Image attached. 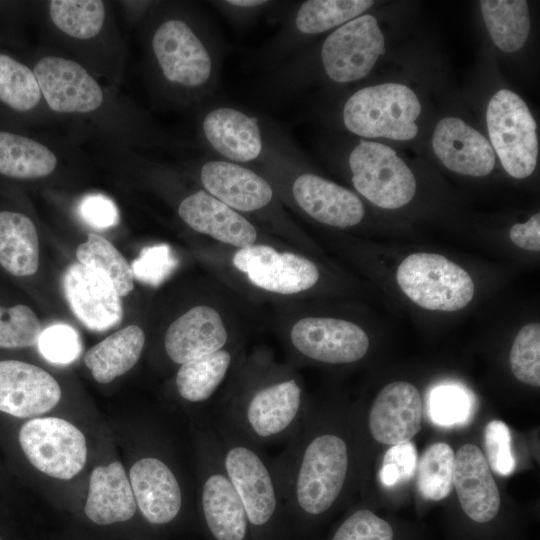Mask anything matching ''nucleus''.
<instances>
[{
  "label": "nucleus",
  "mask_w": 540,
  "mask_h": 540,
  "mask_svg": "<svg viewBox=\"0 0 540 540\" xmlns=\"http://www.w3.org/2000/svg\"><path fill=\"white\" fill-rule=\"evenodd\" d=\"M129 480L144 519L156 526L176 520L182 512L183 492L171 466L157 456L137 460L129 472Z\"/></svg>",
  "instance_id": "17"
},
{
  "label": "nucleus",
  "mask_w": 540,
  "mask_h": 540,
  "mask_svg": "<svg viewBox=\"0 0 540 540\" xmlns=\"http://www.w3.org/2000/svg\"><path fill=\"white\" fill-rule=\"evenodd\" d=\"M375 2L369 0H308L302 2L290 24L291 33L313 36L336 29L362 15Z\"/></svg>",
  "instance_id": "32"
},
{
  "label": "nucleus",
  "mask_w": 540,
  "mask_h": 540,
  "mask_svg": "<svg viewBox=\"0 0 540 540\" xmlns=\"http://www.w3.org/2000/svg\"><path fill=\"white\" fill-rule=\"evenodd\" d=\"M0 540H2V539L0 538Z\"/></svg>",
  "instance_id": "48"
},
{
  "label": "nucleus",
  "mask_w": 540,
  "mask_h": 540,
  "mask_svg": "<svg viewBox=\"0 0 540 540\" xmlns=\"http://www.w3.org/2000/svg\"><path fill=\"white\" fill-rule=\"evenodd\" d=\"M385 52L377 19L362 14L333 30L323 41L320 62L325 75L345 84L367 76Z\"/></svg>",
  "instance_id": "11"
},
{
  "label": "nucleus",
  "mask_w": 540,
  "mask_h": 540,
  "mask_svg": "<svg viewBox=\"0 0 540 540\" xmlns=\"http://www.w3.org/2000/svg\"><path fill=\"white\" fill-rule=\"evenodd\" d=\"M493 150L504 170L516 179L530 176L537 165V125L525 101L508 89L497 91L486 110Z\"/></svg>",
  "instance_id": "8"
},
{
  "label": "nucleus",
  "mask_w": 540,
  "mask_h": 540,
  "mask_svg": "<svg viewBox=\"0 0 540 540\" xmlns=\"http://www.w3.org/2000/svg\"><path fill=\"white\" fill-rule=\"evenodd\" d=\"M144 344L143 330L137 325H129L90 348L84 355V362L97 382L109 383L134 367Z\"/></svg>",
  "instance_id": "27"
},
{
  "label": "nucleus",
  "mask_w": 540,
  "mask_h": 540,
  "mask_svg": "<svg viewBox=\"0 0 540 540\" xmlns=\"http://www.w3.org/2000/svg\"><path fill=\"white\" fill-rule=\"evenodd\" d=\"M79 263L105 273L120 297L134 288L131 265L122 254L104 237L90 233L86 242L76 250Z\"/></svg>",
  "instance_id": "33"
},
{
  "label": "nucleus",
  "mask_w": 540,
  "mask_h": 540,
  "mask_svg": "<svg viewBox=\"0 0 540 540\" xmlns=\"http://www.w3.org/2000/svg\"><path fill=\"white\" fill-rule=\"evenodd\" d=\"M291 190L296 204L322 224L347 228L364 218V205L355 193L317 174H299Z\"/></svg>",
  "instance_id": "21"
},
{
  "label": "nucleus",
  "mask_w": 540,
  "mask_h": 540,
  "mask_svg": "<svg viewBox=\"0 0 540 540\" xmlns=\"http://www.w3.org/2000/svg\"><path fill=\"white\" fill-rule=\"evenodd\" d=\"M199 177L206 192L237 212H256L273 200L271 184L248 167L212 159L204 162Z\"/></svg>",
  "instance_id": "20"
},
{
  "label": "nucleus",
  "mask_w": 540,
  "mask_h": 540,
  "mask_svg": "<svg viewBox=\"0 0 540 540\" xmlns=\"http://www.w3.org/2000/svg\"><path fill=\"white\" fill-rule=\"evenodd\" d=\"M178 214L193 230L226 244L244 248L254 245L257 238L250 221L205 190L185 197Z\"/></svg>",
  "instance_id": "25"
},
{
  "label": "nucleus",
  "mask_w": 540,
  "mask_h": 540,
  "mask_svg": "<svg viewBox=\"0 0 540 540\" xmlns=\"http://www.w3.org/2000/svg\"><path fill=\"white\" fill-rule=\"evenodd\" d=\"M233 264L257 287L279 294L308 290L320 276L311 260L267 245L240 248L233 256Z\"/></svg>",
  "instance_id": "13"
},
{
  "label": "nucleus",
  "mask_w": 540,
  "mask_h": 540,
  "mask_svg": "<svg viewBox=\"0 0 540 540\" xmlns=\"http://www.w3.org/2000/svg\"><path fill=\"white\" fill-rule=\"evenodd\" d=\"M61 399L56 379L44 369L23 361H0V412L18 418L44 414Z\"/></svg>",
  "instance_id": "16"
},
{
  "label": "nucleus",
  "mask_w": 540,
  "mask_h": 540,
  "mask_svg": "<svg viewBox=\"0 0 540 540\" xmlns=\"http://www.w3.org/2000/svg\"><path fill=\"white\" fill-rule=\"evenodd\" d=\"M232 354L221 349L180 365L175 386L188 403L208 401L224 381L232 363Z\"/></svg>",
  "instance_id": "31"
},
{
  "label": "nucleus",
  "mask_w": 540,
  "mask_h": 540,
  "mask_svg": "<svg viewBox=\"0 0 540 540\" xmlns=\"http://www.w3.org/2000/svg\"><path fill=\"white\" fill-rule=\"evenodd\" d=\"M41 95L33 70L11 55L0 52V104L24 113L38 105Z\"/></svg>",
  "instance_id": "34"
},
{
  "label": "nucleus",
  "mask_w": 540,
  "mask_h": 540,
  "mask_svg": "<svg viewBox=\"0 0 540 540\" xmlns=\"http://www.w3.org/2000/svg\"><path fill=\"white\" fill-rule=\"evenodd\" d=\"M423 405L417 388L405 381L386 385L368 413V428L379 443L396 445L410 441L421 429Z\"/></svg>",
  "instance_id": "19"
},
{
  "label": "nucleus",
  "mask_w": 540,
  "mask_h": 540,
  "mask_svg": "<svg viewBox=\"0 0 540 540\" xmlns=\"http://www.w3.org/2000/svg\"><path fill=\"white\" fill-rule=\"evenodd\" d=\"M56 155L42 143L24 135L0 130V174L14 179H36L51 174Z\"/></svg>",
  "instance_id": "29"
},
{
  "label": "nucleus",
  "mask_w": 540,
  "mask_h": 540,
  "mask_svg": "<svg viewBox=\"0 0 540 540\" xmlns=\"http://www.w3.org/2000/svg\"><path fill=\"white\" fill-rule=\"evenodd\" d=\"M257 381L239 388L216 414L261 448L287 442L306 414L302 386L288 375Z\"/></svg>",
  "instance_id": "3"
},
{
  "label": "nucleus",
  "mask_w": 540,
  "mask_h": 540,
  "mask_svg": "<svg viewBox=\"0 0 540 540\" xmlns=\"http://www.w3.org/2000/svg\"><path fill=\"white\" fill-rule=\"evenodd\" d=\"M228 332L219 313L206 305L195 306L167 329L164 348L169 359L179 365L224 349Z\"/></svg>",
  "instance_id": "23"
},
{
  "label": "nucleus",
  "mask_w": 540,
  "mask_h": 540,
  "mask_svg": "<svg viewBox=\"0 0 540 540\" xmlns=\"http://www.w3.org/2000/svg\"><path fill=\"white\" fill-rule=\"evenodd\" d=\"M37 345L48 361L57 364L73 361L81 351L77 332L64 324H55L42 330Z\"/></svg>",
  "instance_id": "40"
},
{
  "label": "nucleus",
  "mask_w": 540,
  "mask_h": 540,
  "mask_svg": "<svg viewBox=\"0 0 540 540\" xmlns=\"http://www.w3.org/2000/svg\"><path fill=\"white\" fill-rule=\"evenodd\" d=\"M511 432L500 420L490 421L484 430V448L490 468L501 476H509L515 469L511 450Z\"/></svg>",
  "instance_id": "41"
},
{
  "label": "nucleus",
  "mask_w": 540,
  "mask_h": 540,
  "mask_svg": "<svg viewBox=\"0 0 540 540\" xmlns=\"http://www.w3.org/2000/svg\"><path fill=\"white\" fill-rule=\"evenodd\" d=\"M41 323L26 305L0 306V348H25L37 344Z\"/></svg>",
  "instance_id": "38"
},
{
  "label": "nucleus",
  "mask_w": 540,
  "mask_h": 540,
  "mask_svg": "<svg viewBox=\"0 0 540 540\" xmlns=\"http://www.w3.org/2000/svg\"><path fill=\"white\" fill-rule=\"evenodd\" d=\"M176 265L171 249L166 244L145 247L132 264L133 276L139 281L157 286L173 271Z\"/></svg>",
  "instance_id": "42"
},
{
  "label": "nucleus",
  "mask_w": 540,
  "mask_h": 540,
  "mask_svg": "<svg viewBox=\"0 0 540 540\" xmlns=\"http://www.w3.org/2000/svg\"><path fill=\"white\" fill-rule=\"evenodd\" d=\"M396 280L403 293L418 306L454 312L466 307L475 292L469 273L436 253H413L398 266Z\"/></svg>",
  "instance_id": "7"
},
{
  "label": "nucleus",
  "mask_w": 540,
  "mask_h": 540,
  "mask_svg": "<svg viewBox=\"0 0 540 540\" xmlns=\"http://www.w3.org/2000/svg\"><path fill=\"white\" fill-rule=\"evenodd\" d=\"M513 375L522 383L540 386V325L529 323L517 333L509 355Z\"/></svg>",
  "instance_id": "37"
},
{
  "label": "nucleus",
  "mask_w": 540,
  "mask_h": 540,
  "mask_svg": "<svg viewBox=\"0 0 540 540\" xmlns=\"http://www.w3.org/2000/svg\"><path fill=\"white\" fill-rule=\"evenodd\" d=\"M199 509L210 540H252L240 497L223 465L211 420L198 430Z\"/></svg>",
  "instance_id": "4"
},
{
  "label": "nucleus",
  "mask_w": 540,
  "mask_h": 540,
  "mask_svg": "<svg viewBox=\"0 0 540 540\" xmlns=\"http://www.w3.org/2000/svg\"><path fill=\"white\" fill-rule=\"evenodd\" d=\"M470 401L466 394L454 386L436 388L430 398V417L439 425L463 422L469 415Z\"/></svg>",
  "instance_id": "43"
},
{
  "label": "nucleus",
  "mask_w": 540,
  "mask_h": 540,
  "mask_svg": "<svg viewBox=\"0 0 540 540\" xmlns=\"http://www.w3.org/2000/svg\"><path fill=\"white\" fill-rule=\"evenodd\" d=\"M79 211L85 222L96 228L115 226L119 220L116 205L111 199L101 194L84 197Z\"/></svg>",
  "instance_id": "45"
},
{
  "label": "nucleus",
  "mask_w": 540,
  "mask_h": 540,
  "mask_svg": "<svg viewBox=\"0 0 540 540\" xmlns=\"http://www.w3.org/2000/svg\"><path fill=\"white\" fill-rule=\"evenodd\" d=\"M105 5L98 0H53L49 14L54 25L66 35L90 39L102 29Z\"/></svg>",
  "instance_id": "36"
},
{
  "label": "nucleus",
  "mask_w": 540,
  "mask_h": 540,
  "mask_svg": "<svg viewBox=\"0 0 540 540\" xmlns=\"http://www.w3.org/2000/svg\"><path fill=\"white\" fill-rule=\"evenodd\" d=\"M224 468L243 504L252 540H294L270 460L227 420L212 416Z\"/></svg>",
  "instance_id": "2"
},
{
  "label": "nucleus",
  "mask_w": 540,
  "mask_h": 540,
  "mask_svg": "<svg viewBox=\"0 0 540 540\" xmlns=\"http://www.w3.org/2000/svg\"><path fill=\"white\" fill-rule=\"evenodd\" d=\"M454 461V451L446 443H434L424 451L416 477L417 489L424 499L440 501L451 493Z\"/></svg>",
  "instance_id": "35"
},
{
  "label": "nucleus",
  "mask_w": 540,
  "mask_h": 540,
  "mask_svg": "<svg viewBox=\"0 0 540 540\" xmlns=\"http://www.w3.org/2000/svg\"><path fill=\"white\" fill-rule=\"evenodd\" d=\"M0 265L18 277L33 275L38 269V234L23 213L0 211Z\"/></svg>",
  "instance_id": "28"
},
{
  "label": "nucleus",
  "mask_w": 540,
  "mask_h": 540,
  "mask_svg": "<svg viewBox=\"0 0 540 540\" xmlns=\"http://www.w3.org/2000/svg\"><path fill=\"white\" fill-rule=\"evenodd\" d=\"M421 109L410 87L383 83L354 92L343 106L342 120L349 132L360 137L407 141L418 133Z\"/></svg>",
  "instance_id": "5"
},
{
  "label": "nucleus",
  "mask_w": 540,
  "mask_h": 540,
  "mask_svg": "<svg viewBox=\"0 0 540 540\" xmlns=\"http://www.w3.org/2000/svg\"><path fill=\"white\" fill-rule=\"evenodd\" d=\"M151 48L168 83L191 91L214 87L219 70L217 47L185 20L163 21L153 33Z\"/></svg>",
  "instance_id": "6"
},
{
  "label": "nucleus",
  "mask_w": 540,
  "mask_h": 540,
  "mask_svg": "<svg viewBox=\"0 0 540 540\" xmlns=\"http://www.w3.org/2000/svg\"><path fill=\"white\" fill-rule=\"evenodd\" d=\"M510 240L518 247L532 252L540 251V214L532 215L526 222L513 225Z\"/></svg>",
  "instance_id": "46"
},
{
  "label": "nucleus",
  "mask_w": 540,
  "mask_h": 540,
  "mask_svg": "<svg viewBox=\"0 0 540 540\" xmlns=\"http://www.w3.org/2000/svg\"><path fill=\"white\" fill-rule=\"evenodd\" d=\"M223 5L241 9V10H252L261 8L267 4H269L268 1H261V0H229V1H223Z\"/></svg>",
  "instance_id": "47"
},
{
  "label": "nucleus",
  "mask_w": 540,
  "mask_h": 540,
  "mask_svg": "<svg viewBox=\"0 0 540 540\" xmlns=\"http://www.w3.org/2000/svg\"><path fill=\"white\" fill-rule=\"evenodd\" d=\"M331 540H393V529L372 511L359 509L341 523Z\"/></svg>",
  "instance_id": "39"
},
{
  "label": "nucleus",
  "mask_w": 540,
  "mask_h": 540,
  "mask_svg": "<svg viewBox=\"0 0 540 540\" xmlns=\"http://www.w3.org/2000/svg\"><path fill=\"white\" fill-rule=\"evenodd\" d=\"M202 132L223 160L242 165L264 156L265 140L259 119L239 108L213 107L203 117Z\"/></svg>",
  "instance_id": "18"
},
{
  "label": "nucleus",
  "mask_w": 540,
  "mask_h": 540,
  "mask_svg": "<svg viewBox=\"0 0 540 540\" xmlns=\"http://www.w3.org/2000/svg\"><path fill=\"white\" fill-rule=\"evenodd\" d=\"M453 487L464 513L473 521H491L500 508V494L485 455L473 444L461 446L454 461Z\"/></svg>",
  "instance_id": "24"
},
{
  "label": "nucleus",
  "mask_w": 540,
  "mask_h": 540,
  "mask_svg": "<svg viewBox=\"0 0 540 540\" xmlns=\"http://www.w3.org/2000/svg\"><path fill=\"white\" fill-rule=\"evenodd\" d=\"M19 443L29 462L53 478L71 479L86 463L83 433L62 418L41 417L25 422L19 430Z\"/></svg>",
  "instance_id": "10"
},
{
  "label": "nucleus",
  "mask_w": 540,
  "mask_h": 540,
  "mask_svg": "<svg viewBox=\"0 0 540 540\" xmlns=\"http://www.w3.org/2000/svg\"><path fill=\"white\" fill-rule=\"evenodd\" d=\"M63 288L72 312L88 329L105 331L121 321L120 296L102 271L74 263L64 274Z\"/></svg>",
  "instance_id": "15"
},
{
  "label": "nucleus",
  "mask_w": 540,
  "mask_h": 540,
  "mask_svg": "<svg viewBox=\"0 0 540 540\" xmlns=\"http://www.w3.org/2000/svg\"><path fill=\"white\" fill-rule=\"evenodd\" d=\"M41 94L59 113H88L99 108L103 92L79 63L56 56L41 58L34 67Z\"/></svg>",
  "instance_id": "14"
},
{
  "label": "nucleus",
  "mask_w": 540,
  "mask_h": 540,
  "mask_svg": "<svg viewBox=\"0 0 540 540\" xmlns=\"http://www.w3.org/2000/svg\"><path fill=\"white\" fill-rule=\"evenodd\" d=\"M432 147L443 165L458 174L482 177L495 166L490 142L458 117H445L437 123Z\"/></svg>",
  "instance_id": "22"
},
{
  "label": "nucleus",
  "mask_w": 540,
  "mask_h": 540,
  "mask_svg": "<svg viewBox=\"0 0 540 540\" xmlns=\"http://www.w3.org/2000/svg\"><path fill=\"white\" fill-rule=\"evenodd\" d=\"M417 468V451L410 441L392 445L384 455L379 477L390 487L399 481L409 480Z\"/></svg>",
  "instance_id": "44"
},
{
  "label": "nucleus",
  "mask_w": 540,
  "mask_h": 540,
  "mask_svg": "<svg viewBox=\"0 0 540 540\" xmlns=\"http://www.w3.org/2000/svg\"><path fill=\"white\" fill-rule=\"evenodd\" d=\"M348 164L355 189L377 207L398 209L413 199L415 176L391 147L362 140L350 152Z\"/></svg>",
  "instance_id": "9"
},
{
  "label": "nucleus",
  "mask_w": 540,
  "mask_h": 540,
  "mask_svg": "<svg viewBox=\"0 0 540 540\" xmlns=\"http://www.w3.org/2000/svg\"><path fill=\"white\" fill-rule=\"evenodd\" d=\"M294 349L303 357L325 364H350L369 349L367 333L357 324L330 317H305L290 332Z\"/></svg>",
  "instance_id": "12"
},
{
  "label": "nucleus",
  "mask_w": 540,
  "mask_h": 540,
  "mask_svg": "<svg viewBox=\"0 0 540 540\" xmlns=\"http://www.w3.org/2000/svg\"><path fill=\"white\" fill-rule=\"evenodd\" d=\"M278 456L270 459L294 540L326 514L344 492L350 469L346 439L317 427L306 413Z\"/></svg>",
  "instance_id": "1"
},
{
  "label": "nucleus",
  "mask_w": 540,
  "mask_h": 540,
  "mask_svg": "<svg viewBox=\"0 0 540 540\" xmlns=\"http://www.w3.org/2000/svg\"><path fill=\"white\" fill-rule=\"evenodd\" d=\"M136 511L130 480L122 464L95 467L84 506L86 516L98 525H109L131 519Z\"/></svg>",
  "instance_id": "26"
},
{
  "label": "nucleus",
  "mask_w": 540,
  "mask_h": 540,
  "mask_svg": "<svg viewBox=\"0 0 540 540\" xmlns=\"http://www.w3.org/2000/svg\"><path fill=\"white\" fill-rule=\"evenodd\" d=\"M481 14L494 44L513 53L525 44L530 32L528 2L524 0H482Z\"/></svg>",
  "instance_id": "30"
}]
</instances>
